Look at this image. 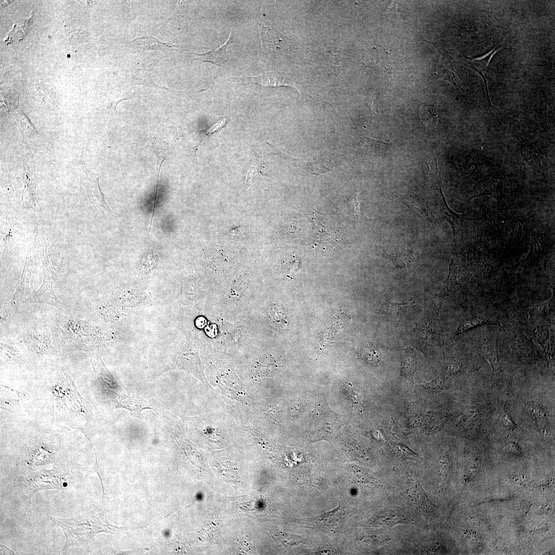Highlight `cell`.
<instances>
[{
  "label": "cell",
  "instance_id": "obj_1",
  "mask_svg": "<svg viewBox=\"0 0 555 555\" xmlns=\"http://www.w3.org/2000/svg\"><path fill=\"white\" fill-rule=\"evenodd\" d=\"M98 369L97 386L102 395H105L103 398L113 403L114 407L125 409L138 416L143 410L150 409L143 400L128 394L121 383L103 365L101 364Z\"/></svg>",
  "mask_w": 555,
  "mask_h": 555
},
{
  "label": "cell",
  "instance_id": "obj_2",
  "mask_svg": "<svg viewBox=\"0 0 555 555\" xmlns=\"http://www.w3.org/2000/svg\"><path fill=\"white\" fill-rule=\"evenodd\" d=\"M43 255V280L39 289L27 302L31 303H45L60 307L62 303L56 297L53 285L63 265V260L59 254L44 242Z\"/></svg>",
  "mask_w": 555,
  "mask_h": 555
},
{
  "label": "cell",
  "instance_id": "obj_3",
  "mask_svg": "<svg viewBox=\"0 0 555 555\" xmlns=\"http://www.w3.org/2000/svg\"><path fill=\"white\" fill-rule=\"evenodd\" d=\"M346 508L340 501L338 507L327 512L312 517L300 519L297 522L304 527L320 531L335 540L342 536Z\"/></svg>",
  "mask_w": 555,
  "mask_h": 555
},
{
  "label": "cell",
  "instance_id": "obj_4",
  "mask_svg": "<svg viewBox=\"0 0 555 555\" xmlns=\"http://www.w3.org/2000/svg\"><path fill=\"white\" fill-rule=\"evenodd\" d=\"M32 248L29 247L27 256L23 271L15 292L8 304L6 315H10L17 308L22 302H27L30 299L33 287V281L35 274V266L32 260Z\"/></svg>",
  "mask_w": 555,
  "mask_h": 555
},
{
  "label": "cell",
  "instance_id": "obj_5",
  "mask_svg": "<svg viewBox=\"0 0 555 555\" xmlns=\"http://www.w3.org/2000/svg\"><path fill=\"white\" fill-rule=\"evenodd\" d=\"M27 483L28 488L32 494L45 489H61L64 486L63 477L56 470H43L33 473L28 477Z\"/></svg>",
  "mask_w": 555,
  "mask_h": 555
},
{
  "label": "cell",
  "instance_id": "obj_6",
  "mask_svg": "<svg viewBox=\"0 0 555 555\" xmlns=\"http://www.w3.org/2000/svg\"><path fill=\"white\" fill-rule=\"evenodd\" d=\"M406 485V494L412 504L426 513L433 512L435 506L428 497L415 474L408 475Z\"/></svg>",
  "mask_w": 555,
  "mask_h": 555
},
{
  "label": "cell",
  "instance_id": "obj_7",
  "mask_svg": "<svg viewBox=\"0 0 555 555\" xmlns=\"http://www.w3.org/2000/svg\"><path fill=\"white\" fill-rule=\"evenodd\" d=\"M85 172L87 178L86 188L91 203L103 213L111 215H118L112 210L105 201L99 184L101 176L86 169Z\"/></svg>",
  "mask_w": 555,
  "mask_h": 555
},
{
  "label": "cell",
  "instance_id": "obj_8",
  "mask_svg": "<svg viewBox=\"0 0 555 555\" xmlns=\"http://www.w3.org/2000/svg\"><path fill=\"white\" fill-rule=\"evenodd\" d=\"M402 202L416 216L429 224H436L434 215L421 197L416 194H409L402 197Z\"/></svg>",
  "mask_w": 555,
  "mask_h": 555
},
{
  "label": "cell",
  "instance_id": "obj_9",
  "mask_svg": "<svg viewBox=\"0 0 555 555\" xmlns=\"http://www.w3.org/2000/svg\"><path fill=\"white\" fill-rule=\"evenodd\" d=\"M365 60L366 65L375 71L387 73L391 69L388 53L382 47L371 49Z\"/></svg>",
  "mask_w": 555,
  "mask_h": 555
},
{
  "label": "cell",
  "instance_id": "obj_10",
  "mask_svg": "<svg viewBox=\"0 0 555 555\" xmlns=\"http://www.w3.org/2000/svg\"><path fill=\"white\" fill-rule=\"evenodd\" d=\"M501 48H498L496 49L495 48H494L485 55H483V57L479 58L473 59L467 58L468 63L470 67H471L475 71H476L483 78V79L485 83L487 95L488 96V98L489 100V103L497 119L498 117L496 116L494 109L492 105L490 98L489 95L487 85V75L488 70L489 64L491 58Z\"/></svg>",
  "mask_w": 555,
  "mask_h": 555
},
{
  "label": "cell",
  "instance_id": "obj_11",
  "mask_svg": "<svg viewBox=\"0 0 555 555\" xmlns=\"http://www.w3.org/2000/svg\"><path fill=\"white\" fill-rule=\"evenodd\" d=\"M416 354L415 350L411 347L405 348L402 351L401 356L400 376L413 382L414 374L416 371Z\"/></svg>",
  "mask_w": 555,
  "mask_h": 555
},
{
  "label": "cell",
  "instance_id": "obj_12",
  "mask_svg": "<svg viewBox=\"0 0 555 555\" xmlns=\"http://www.w3.org/2000/svg\"><path fill=\"white\" fill-rule=\"evenodd\" d=\"M230 35L231 32L228 40L217 48L206 53L195 54L197 57L196 59L203 62H211L215 64L223 66L226 62L229 56L228 46L229 44Z\"/></svg>",
  "mask_w": 555,
  "mask_h": 555
},
{
  "label": "cell",
  "instance_id": "obj_13",
  "mask_svg": "<svg viewBox=\"0 0 555 555\" xmlns=\"http://www.w3.org/2000/svg\"><path fill=\"white\" fill-rule=\"evenodd\" d=\"M22 180L24 183L22 194V203L25 207L30 208L35 201V184L26 171H24Z\"/></svg>",
  "mask_w": 555,
  "mask_h": 555
},
{
  "label": "cell",
  "instance_id": "obj_14",
  "mask_svg": "<svg viewBox=\"0 0 555 555\" xmlns=\"http://www.w3.org/2000/svg\"><path fill=\"white\" fill-rule=\"evenodd\" d=\"M386 257L395 267L398 268L411 267L416 261L413 252L410 250H404L394 255L387 254Z\"/></svg>",
  "mask_w": 555,
  "mask_h": 555
},
{
  "label": "cell",
  "instance_id": "obj_15",
  "mask_svg": "<svg viewBox=\"0 0 555 555\" xmlns=\"http://www.w3.org/2000/svg\"><path fill=\"white\" fill-rule=\"evenodd\" d=\"M374 522L379 525L392 527L397 524L407 523L408 520L402 515L391 511L378 515Z\"/></svg>",
  "mask_w": 555,
  "mask_h": 555
},
{
  "label": "cell",
  "instance_id": "obj_16",
  "mask_svg": "<svg viewBox=\"0 0 555 555\" xmlns=\"http://www.w3.org/2000/svg\"><path fill=\"white\" fill-rule=\"evenodd\" d=\"M139 48L143 50H163L175 46L168 43H163L152 37H141L133 41Z\"/></svg>",
  "mask_w": 555,
  "mask_h": 555
},
{
  "label": "cell",
  "instance_id": "obj_17",
  "mask_svg": "<svg viewBox=\"0 0 555 555\" xmlns=\"http://www.w3.org/2000/svg\"><path fill=\"white\" fill-rule=\"evenodd\" d=\"M14 117L23 138L30 137L37 133L36 130L23 112L15 111Z\"/></svg>",
  "mask_w": 555,
  "mask_h": 555
},
{
  "label": "cell",
  "instance_id": "obj_18",
  "mask_svg": "<svg viewBox=\"0 0 555 555\" xmlns=\"http://www.w3.org/2000/svg\"><path fill=\"white\" fill-rule=\"evenodd\" d=\"M415 303L411 300L404 303H386L381 308V311L384 314L397 315L404 314L412 309L415 306Z\"/></svg>",
  "mask_w": 555,
  "mask_h": 555
},
{
  "label": "cell",
  "instance_id": "obj_19",
  "mask_svg": "<svg viewBox=\"0 0 555 555\" xmlns=\"http://www.w3.org/2000/svg\"><path fill=\"white\" fill-rule=\"evenodd\" d=\"M419 113L420 119L426 127L432 128L438 124L439 119L437 114L431 106L422 105L419 108Z\"/></svg>",
  "mask_w": 555,
  "mask_h": 555
},
{
  "label": "cell",
  "instance_id": "obj_20",
  "mask_svg": "<svg viewBox=\"0 0 555 555\" xmlns=\"http://www.w3.org/2000/svg\"><path fill=\"white\" fill-rule=\"evenodd\" d=\"M522 144L521 152L524 158L534 170H540L542 166L538 152L526 142Z\"/></svg>",
  "mask_w": 555,
  "mask_h": 555
},
{
  "label": "cell",
  "instance_id": "obj_21",
  "mask_svg": "<svg viewBox=\"0 0 555 555\" xmlns=\"http://www.w3.org/2000/svg\"><path fill=\"white\" fill-rule=\"evenodd\" d=\"M358 354L360 358L371 364L378 365L381 363L379 355L371 343L364 344Z\"/></svg>",
  "mask_w": 555,
  "mask_h": 555
},
{
  "label": "cell",
  "instance_id": "obj_22",
  "mask_svg": "<svg viewBox=\"0 0 555 555\" xmlns=\"http://www.w3.org/2000/svg\"><path fill=\"white\" fill-rule=\"evenodd\" d=\"M349 477L359 483H372L374 479L372 475L362 468L352 466L348 471Z\"/></svg>",
  "mask_w": 555,
  "mask_h": 555
},
{
  "label": "cell",
  "instance_id": "obj_23",
  "mask_svg": "<svg viewBox=\"0 0 555 555\" xmlns=\"http://www.w3.org/2000/svg\"><path fill=\"white\" fill-rule=\"evenodd\" d=\"M532 415L535 418L540 429L544 431L547 427V415L541 408L535 403H531L529 406Z\"/></svg>",
  "mask_w": 555,
  "mask_h": 555
},
{
  "label": "cell",
  "instance_id": "obj_24",
  "mask_svg": "<svg viewBox=\"0 0 555 555\" xmlns=\"http://www.w3.org/2000/svg\"><path fill=\"white\" fill-rule=\"evenodd\" d=\"M147 69H139L134 76L133 81L134 83L145 84L150 86H157L153 81L152 73ZM158 87V86H157Z\"/></svg>",
  "mask_w": 555,
  "mask_h": 555
},
{
  "label": "cell",
  "instance_id": "obj_25",
  "mask_svg": "<svg viewBox=\"0 0 555 555\" xmlns=\"http://www.w3.org/2000/svg\"><path fill=\"white\" fill-rule=\"evenodd\" d=\"M485 324H490V323L487 320L477 317L467 320L459 326L456 331L455 335H458L470 329L475 328Z\"/></svg>",
  "mask_w": 555,
  "mask_h": 555
},
{
  "label": "cell",
  "instance_id": "obj_26",
  "mask_svg": "<svg viewBox=\"0 0 555 555\" xmlns=\"http://www.w3.org/2000/svg\"><path fill=\"white\" fill-rule=\"evenodd\" d=\"M276 538L281 543L291 546H297L304 542L303 539L300 536L281 532H276Z\"/></svg>",
  "mask_w": 555,
  "mask_h": 555
},
{
  "label": "cell",
  "instance_id": "obj_27",
  "mask_svg": "<svg viewBox=\"0 0 555 555\" xmlns=\"http://www.w3.org/2000/svg\"><path fill=\"white\" fill-rule=\"evenodd\" d=\"M352 213L354 218L357 220L366 221L369 220L364 215L361 208V202L359 197V193L357 192L351 201Z\"/></svg>",
  "mask_w": 555,
  "mask_h": 555
},
{
  "label": "cell",
  "instance_id": "obj_28",
  "mask_svg": "<svg viewBox=\"0 0 555 555\" xmlns=\"http://www.w3.org/2000/svg\"><path fill=\"white\" fill-rule=\"evenodd\" d=\"M442 378L441 377L439 376L431 381H425L419 385L421 386L422 389L425 391L429 393H434L441 390L442 387Z\"/></svg>",
  "mask_w": 555,
  "mask_h": 555
},
{
  "label": "cell",
  "instance_id": "obj_29",
  "mask_svg": "<svg viewBox=\"0 0 555 555\" xmlns=\"http://www.w3.org/2000/svg\"><path fill=\"white\" fill-rule=\"evenodd\" d=\"M156 253L153 250L147 251L141 260V265L146 270L152 269L156 265L158 258Z\"/></svg>",
  "mask_w": 555,
  "mask_h": 555
},
{
  "label": "cell",
  "instance_id": "obj_30",
  "mask_svg": "<svg viewBox=\"0 0 555 555\" xmlns=\"http://www.w3.org/2000/svg\"><path fill=\"white\" fill-rule=\"evenodd\" d=\"M12 230V228L11 227L8 228L6 226L1 230L3 245L6 251L10 248V246H11L13 243L14 238L13 233Z\"/></svg>",
  "mask_w": 555,
  "mask_h": 555
},
{
  "label": "cell",
  "instance_id": "obj_31",
  "mask_svg": "<svg viewBox=\"0 0 555 555\" xmlns=\"http://www.w3.org/2000/svg\"><path fill=\"white\" fill-rule=\"evenodd\" d=\"M393 449L396 453L401 457L412 458L416 456V454L401 443H396L394 444Z\"/></svg>",
  "mask_w": 555,
  "mask_h": 555
},
{
  "label": "cell",
  "instance_id": "obj_32",
  "mask_svg": "<svg viewBox=\"0 0 555 555\" xmlns=\"http://www.w3.org/2000/svg\"><path fill=\"white\" fill-rule=\"evenodd\" d=\"M226 119L225 118H223L219 120L209 130L208 132L207 133L206 137H207V136H208L210 134L214 133L215 132L218 131V129L224 127L226 125Z\"/></svg>",
  "mask_w": 555,
  "mask_h": 555
},
{
  "label": "cell",
  "instance_id": "obj_33",
  "mask_svg": "<svg viewBox=\"0 0 555 555\" xmlns=\"http://www.w3.org/2000/svg\"><path fill=\"white\" fill-rule=\"evenodd\" d=\"M503 420L505 427L508 430H513L515 428V425L514 422L511 420L508 414H504L503 416Z\"/></svg>",
  "mask_w": 555,
  "mask_h": 555
}]
</instances>
